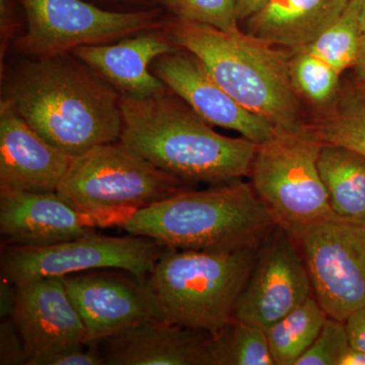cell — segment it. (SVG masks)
I'll return each mask as SVG.
<instances>
[{
	"label": "cell",
	"instance_id": "cell-32",
	"mask_svg": "<svg viewBox=\"0 0 365 365\" xmlns=\"http://www.w3.org/2000/svg\"><path fill=\"white\" fill-rule=\"evenodd\" d=\"M270 0H237L239 21H247L261 11Z\"/></svg>",
	"mask_w": 365,
	"mask_h": 365
},
{
	"label": "cell",
	"instance_id": "cell-11",
	"mask_svg": "<svg viewBox=\"0 0 365 365\" xmlns=\"http://www.w3.org/2000/svg\"><path fill=\"white\" fill-rule=\"evenodd\" d=\"M312 297L311 277L297 242L275 225L261 242L234 318L266 331Z\"/></svg>",
	"mask_w": 365,
	"mask_h": 365
},
{
	"label": "cell",
	"instance_id": "cell-36",
	"mask_svg": "<svg viewBox=\"0 0 365 365\" xmlns=\"http://www.w3.org/2000/svg\"><path fill=\"white\" fill-rule=\"evenodd\" d=\"M359 24L361 33L365 32V0H360Z\"/></svg>",
	"mask_w": 365,
	"mask_h": 365
},
{
	"label": "cell",
	"instance_id": "cell-17",
	"mask_svg": "<svg viewBox=\"0 0 365 365\" xmlns=\"http://www.w3.org/2000/svg\"><path fill=\"white\" fill-rule=\"evenodd\" d=\"M180 50L160 29L137 33L116 43L81 46L71 53L120 95L145 98L169 90L150 71L151 64L158 57Z\"/></svg>",
	"mask_w": 365,
	"mask_h": 365
},
{
	"label": "cell",
	"instance_id": "cell-10",
	"mask_svg": "<svg viewBox=\"0 0 365 365\" xmlns=\"http://www.w3.org/2000/svg\"><path fill=\"white\" fill-rule=\"evenodd\" d=\"M294 237L306 262L314 297L327 314L345 322L364 309L365 222L335 215Z\"/></svg>",
	"mask_w": 365,
	"mask_h": 365
},
{
	"label": "cell",
	"instance_id": "cell-25",
	"mask_svg": "<svg viewBox=\"0 0 365 365\" xmlns=\"http://www.w3.org/2000/svg\"><path fill=\"white\" fill-rule=\"evenodd\" d=\"M289 73L299 97L313 105L327 106L338 93L341 73L304 48L292 53Z\"/></svg>",
	"mask_w": 365,
	"mask_h": 365
},
{
	"label": "cell",
	"instance_id": "cell-22",
	"mask_svg": "<svg viewBox=\"0 0 365 365\" xmlns=\"http://www.w3.org/2000/svg\"><path fill=\"white\" fill-rule=\"evenodd\" d=\"M309 127L323 143L337 144L365 155V97L356 90L336 96Z\"/></svg>",
	"mask_w": 365,
	"mask_h": 365
},
{
	"label": "cell",
	"instance_id": "cell-31",
	"mask_svg": "<svg viewBox=\"0 0 365 365\" xmlns=\"http://www.w3.org/2000/svg\"><path fill=\"white\" fill-rule=\"evenodd\" d=\"M18 287L11 281L1 277L0 283V317L1 319H11L16 306Z\"/></svg>",
	"mask_w": 365,
	"mask_h": 365
},
{
	"label": "cell",
	"instance_id": "cell-5",
	"mask_svg": "<svg viewBox=\"0 0 365 365\" xmlns=\"http://www.w3.org/2000/svg\"><path fill=\"white\" fill-rule=\"evenodd\" d=\"M260 244L227 251L163 249L146 279L160 319L218 332L234 318Z\"/></svg>",
	"mask_w": 365,
	"mask_h": 365
},
{
	"label": "cell",
	"instance_id": "cell-9",
	"mask_svg": "<svg viewBox=\"0 0 365 365\" xmlns=\"http://www.w3.org/2000/svg\"><path fill=\"white\" fill-rule=\"evenodd\" d=\"M163 249L139 235L110 237L97 232L40 248L11 246L2 256L1 277L18 287L42 278L116 269L146 281Z\"/></svg>",
	"mask_w": 365,
	"mask_h": 365
},
{
	"label": "cell",
	"instance_id": "cell-14",
	"mask_svg": "<svg viewBox=\"0 0 365 365\" xmlns=\"http://www.w3.org/2000/svg\"><path fill=\"white\" fill-rule=\"evenodd\" d=\"M16 287L11 319L25 343L26 364L64 348L91 343L63 277L42 278Z\"/></svg>",
	"mask_w": 365,
	"mask_h": 365
},
{
	"label": "cell",
	"instance_id": "cell-30",
	"mask_svg": "<svg viewBox=\"0 0 365 365\" xmlns=\"http://www.w3.org/2000/svg\"><path fill=\"white\" fill-rule=\"evenodd\" d=\"M350 347L365 352V307L354 312L345 319Z\"/></svg>",
	"mask_w": 365,
	"mask_h": 365
},
{
	"label": "cell",
	"instance_id": "cell-1",
	"mask_svg": "<svg viewBox=\"0 0 365 365\" xmlns=\"http://www.w3.org/2000/svg\"><path fill=\"white\" fill-rule=\"evenodd\" d=\"M4 98L71 158L121 137V95L72 53L35 57L11 79Z\"/></svg>",
	"mask_w": 365,
	"mask_h": 365
},
{
	"label": "cell",
	"instance_id": "cell-34",
	"mask_svg": "<svg viewBox=\"0 0 365 365\" xmlns=\"http://www.w3.org/2000/svg\"><path fill=\"white\" fill-rule=\"evenodd\" d=\"M340 365H365V352L350 347Z\"/></svg>",
	"mask_w": 365,
	"mask_h": 365
},
{
	"label": "cell",
	"instance_id": "cell-18",
	"mask_svg": "<svg viewBox=\"0 0 365 365\" xmlns=\"http://www.w3.org/2000/svg\"><path fill=\"white\" fill-rule=\"evenodd\" d=\"M211 334L155 319L143 322L105 342L110 365H212Z\"/></svg>",
	"mask_w": 365,
	"mask_h": 365
},
{
	"label": "cell",
	"instance_id": "cell-24",
	"mask_svg": "<svg viewBox=\"0 0 365 365\" xmlns=\"http://www.w3.org/2000/svg\"><path fill=\"white\" fill-rule=\"evenodd\" d=\"M359 14L360 0H350L339 18L307 49L340 73L352 67L361 36Z\"/></svg>",
	"mask_w": 365,
	"mask_h": 365
},
{
	"label": "cell",
	"instance_id": "cell-13",
	"mask_svg": "<svg viewBox=\"0 0 365 365\" xmlns=\"http://www.w3.org/2000/svg\"><path fill=\"white\" fill-rule=\"evenodd\" d=\"M151 71L170 91L212 126L230 129L260 144L275 126L240 105L211 78L200 60L186 50L158 57Z\"/></svg>",
	"mask_w": 365,
	"mask_h": 365
},
{
	"label": "cell",
	"instance_id": "cell-12",
	"mask_svg": "<svg viewBox=\"0 0 365 365\" xmlns=\"http://www.w3.org/2000/svg\"><path fill=\"white\" fill-rule=\"evenodd\" d=\"M63 280L69 297L83 319L88 342H103L137 324L160 319L146 281L134 276L71 274Z\"/></svg>",
	"mask_w": 365,
	"mask_h": 365
},
{
	"label": "cell",
	"instance_id": "cell-20",
	"mask_svg": "<svg viewBox=\"0 0 365 365\" xmlns=\"http://www.w3.org/2000/svg\"><path fill=\"white\" fill-rule=\"evenodd\" d=\"M318 169L333 212L365 222V155L346 146L323 143Z\"/></svg>",
	"mask_w": 365,
	"mask_h": 365
},
{
	"label": "cell",
	"instance_id": "cell-3",
	"mask_svg": "<svg viewBox=\"0 0 365 365\" xmlns=\"http://www.w3.org/2000/svg\"><path fill=\"white\" fill-rule=\"evenodd\" d=\"M160 30L200 60L211 78L249 111L275 127L302 121L290 79L292 56L282 50L240 29L225 32L168 14Z\"/></svg>",
	"mask_w": 365,
	"mask_h": 365
},
{
	"label": "cell",
	"instance_id": "cell-28",
	"mask_svg": "<svg viewBox=\"0 0 365 365\" xmlns=\"http://www.w3.org/2000/svg\"><path fill=\"white\" fill-rule=\"evenodd\" d=\"M106 364L104 355L96 343L71 346L33 360L29 365H101Z\"/></svg>",
	"mask_w": 365,
	"mask_h": 365
},
{
	"label": "cell",
	"instance_id": "cell-8",
	"mask_svg": "<svg viewBox=\"0 0 365 365\" xmlns=\"http://www.w3.org/2000/svg\"><path fill=\"white\" fill-rule=\"evenodd\" d=\"M20 4L26 30L16 46L34 57L71 53L81 46L160 30L165 13L160 6L112 11L88 0H20Z\"/></svg>",
	"mask_w": 365,
	"mask_h": 365
},
{
	"label": "cell",
	"instance_id": "cell-19",
	"mask_svg": "<svg viewBox=\"0 0 365 365\" xmlns=\"http://www.w3.org/2000/svg\"><path fill=\"white\" fill-rule=\"evenodd\" d=\"M350 0H270L247 20L248 34L275 47L304 49L327 30Z\"/></svg>",
	"mask_w": 365,
	"mask_h": 365
},
{
	"label": "cell",
	"instance_id": "cell-6",
	"mask_svg": "<svg viewBox=\"0 0 365 365\" xmlns=\"http://www.w3.org/2000/svg\"><path fill=\"white\" fill-rule=\"evenodd\" d=\"M189 189L120 141L72 158L57 192L103 227L120 225L140 209Z\"/></svg>",
	"mask_w": 365,
	"mask_h": 365
},
{
	"label": "cell",
	"instance_id": "cell-16",
	"mask_svg": "<svg viewBox=\"0 0 365 365\" xmlns=\"http://www.w3.org/2000/svg\"><path fill=\"white\" fill-rule=\"evenodd\" d=\"M97 227H103L97 218L74 208L57 191H0V232L11 246H51Z\"/></svg>",
	"mask_w": 365,
	"mask_h": 365
},
{
	"label": "cell",
	"instance_id": "cell-35",
	"mask_svg": "<svg viewBox=\"0 0 365 365\" xmlns=\"http://www.w3.org/2000/svg\"><path fill=\"white\" fill-rule=\"evenodd\" d=\"M114 4H128V6H138L140 9H151L158 6V0H104Z\"/></svg>",
	"mask_w": 365,
	"mask_h": 365
},
{
	"label": "cell",
	"instance_id": "cell-7",
	"mask_svg": "<svg viewBox=\"0 0 365 365\" xmlns=\"http://www.w3.org/2000/svg\"><path fill=\"white\" fill-rule=\"evenodd\" d=\"M323 143L304 121L278 126L257 144L251 185L276 225L292 235L335 215L318 169Z\"/></svg>",
	"mask_w": 365,
	"mask_h": 365
},
{
	"label": "cell",
	"instance_id": "cell-2",
	"mask_svg": "<svg viewBox=\"0 0 365 365\" xmlns=\"http://www.w3.org/2000/svg\"><path fill=\"white\" fill-rule=\"evenodd\" d=\"M121 108L120 143L170 176L212 185L249 176L257 144L217 133L172 91L145 98L121 95Z\"/></svg>",
	"mask_w": 365,
	"mask_h": 365
},
{
	"label": "cell",
	"instance_id": "cell-37",
	"mask_svg": "<svg viewBox=\"0 0 365 365\" xmlns=\"http://www.w3.org/2000/svg\"><path fill=\"white\" fill-rule=\"evenodd\" d=\"M357 88H359L360 93H361L362 95H364L365 97V79H364V81H359V86Z\"/></svg>",
	"mask_w": 365,
	"mask_h": 365
},
{
	"label": "cell",
	"instance_id": "cell-23",
	"mask_svg": "<svg viewBox=\"0 0 365 365\" xmlns=\"http://www.w3.org/2000/svg\"><path fill=\"white\" fill-rule=\"evenodd\" d=\"M209 352L212 365H274L266 331L235 318L211 335Z\"/></svg>",
	"mask_w": 365,
	"mask_h": 365
},
{
	"label": "cell",
	"instance_id": "cell-27",
	"mask_svg": "<svg viewBox=\"0 0 365 365\" xmlns=\"http://www.w3.org/2000/svg\"><path fill=\"white\" fill-rule=\"evenodd\" d=\"M349 348L345 322L329 317L317 339L295 365H340Z\"/></svg>",
	"mask_w": 365,
	"mask_h": 365
},
{
	"label": "cell",
	"instance_id": "cell-29",
	"mask_svg": "<svg viewBox=\"0 0 365 365\" xmlns=\"http://www.w3.org/2000/svg\"><path fill=\"white\" fill-rule=\"evenodd\" d=\"M25 343L13 319H2L0 325V364H28Z\"/></svg>",
	"mask_w": 365,
	"mask_h": 365
},
{
	"label": "cell",
	"instance_id": "cell-33",
	"mask_svg": "<svg viewBox=\"0 0 365 365\" xmlns=\"http://www.w3.org/2000/svg\"><path fill=\"white\" fill-rule=\"evenodd\" d=\"M353 68L356 72L359 81L365 79V32L361 33L359 39V51Z\"/></svg>",
	"mask_w": 365,
	"mask_h": 365
},
{
	"label": "cell",
	"instance_id": "cell-26",
	"mask_svg": "<svg viewBox=\"0 0 365 365\" xmlns=\"http://www.w3.org/2000/svg\"><path fill=\"white\" fill-rule=\"evenodd\" d=\"M168 14L225 32L239 30L237 0H158Z\"/></svg>",
	"mask_w": 365,
	"mask_h": 365
},
{
	"label": "cell",
	"instance_id": "cell-4",
	"mask_svg": "<svg viewBox=\"0 0 365 365\" xmlns=\"http://www.w3.org/2000/svg\"><path fill=\"white\" fill-rule=\"evenodd\" d=\"M251 182L187 189L140 209L121 227L165 248L227 251L260 244L274 227Z\"/></svg>",
	"mask_w": 365,
	"mask_h": 365
},
{
	"label": "cell",
	"instance_id": "cell-21",
	"mask_svg": "<svg viewBox=\"0 0 365 365\" xmlns=\"http://www.w3.org/2000/svg\"><path fill=\"white\" fill-rule=\"evenodd\" d=\"M328 314L314 297L266 330L274 365H295L311 347Z\"/></svg>",
	"mask_w": 365,
	"mask_h": 365
},
{
	"label": "cell",
	"instance_id": "cell-15",
	"mask_svg": "<svg viewBox=\"0 0 365 365\" xmlns=\"http://www.w3.org/2000/svg\"><path fill=\"white\" fill-rule=\"evenodd\" d=\"M72 158L38 133L11 101L2 98L0 191H57Z\"/></svg>",
	"mask_w": 365,
	"mask_h": 365
}]
</instances>
